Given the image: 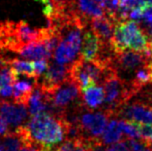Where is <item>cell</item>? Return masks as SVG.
Returning a JSON list of instances; mask_svg holds the SVG:
<instances>
[{
  "instance_id": "obj_27",
  "label": "cell",
  "mask_w": 152,
  "mask_h": 151,
  "mask_svg": "<svg viewBox=\"0 0 152 151\" xmlns=\"http://www.w3.org/2000/svg\"><path fill=\"white\" fill-rule=\"evenodd\" d=\"M94 1L96 2L98 5H100L103 8V5H104V2H105V0H94Z\"/></svg>"
},
{
  "instance_id": "obj_3",
  "label": "cell",
  "mask_w": 152,
  "mask_h": 151,
  "mask_svg": "<svg viewBox=\"0 0 152 151\" xmlns=\"http://www.w3.org/2000/svg\"><path fill=\"white\" fill-rule=\"evenodd\" d=\"M101 84L104 90L103 110L109 113L112 117H115L118 109L129 102L136 93L128 81L123 80L115 69L106 75Z\"/></svg>"
},
{
  "instance_id": "obj_7",
  "label": "cell",
  "mask_w": 152,
  "mask_h": 151,
  "mask_svg": "<svg viewBox=\"0 0 152 151\" xmlns=\"http://www.w3.org/2000/svg\"><path fill=\"white\" fill-rule=\"evenodd\" d=\"M151 57L152 50H148L145 53L136 52L133 50H124L114 55L113 66L117 72L123 71L128 73L130 71H135Z\"/></svg>"
},
{
  "instance_id": "obj_29",
  "label": "cell",
  "mask_w": 152,
  "mask_h": 151,
  "mask_svg": "<svg viewBox=\"0 0 152 151\" xmlns=\"http://www.w3.org/2000/svg\"><path fill=\"white\" fill-rule=\"evenodd\" d=\"M149 36H150V38H149V46H150V48L152 49V33Z\"/></svg>"
},
{
  "instance_id": "obj_21",
  "label": "cell",
  "mask_w": 152,
  "mask_h": 151,
  "mask_svg": "<svg viewBox=\"0 0 152 151\" xmlns=\"http://www.w3.org/2000/svg\"><path fill=\"white\" fill-rule=\"evenodd\" d=\"M135 122L136 127L138 129V132L140 134V138L142 140L152 142V124L149 123H141V122Z\"/></svg>"
},
{
  "instance_id": "obj_5",
  "label": "cell",
  "mask_w": 152,
  "mask_h": 151,
  "mask_svg": "<svg viewBox=\"0 0 152 151\" xmlns=\"http://www.w3.org/2000/svg\"><path fill=\"white\" fill-rule=\"evenodd\" d=\"M111 117V115L104 110L93 112L83 106L80 111L78 120V125L81 129L83 138L99 140L106 128L108 120Z\"/></svg>"
},
{
  "instance_id": "obj_9",
  "label": "cell",
  "mask_w": 152,
  "mask_h": 151,
  "mask_svg": "<svg viewBox=\"0 0 152 151\" xmlns=\"http://www.w3.org/2000/svg\"><path fill=\"white\" fill-rule=\"evenodd\" d=\"M29 116L27 106L0 99V117L8 125L14 126L15 128L21 126L25 123Z\"/></svg>"
},
{
  "instance_id": "obj_10",
  "label": "cell",
  "mask_w": 152,
  "mask_h": 151,
  "mask_svg": "<svg viewBox=\"0 0 152 151\" xmlns=\"http://www.w3.org/2000/svg\"><path fill=\"white\" fill-rule=\"evenodd\" d=\"M115 117L125 120L152 124V108L142 102H127L122 105L115 114Z\"/></svg>"
},
{
  "instance_id": "obj_26",
  "label": "cell",
  "mask_w": 152,
  "mask_h": 151,
  "mask_svg": "<svg viewBox=\"0 0 152 151\" xmlns=\"http://www.w3.org/2000/svg\"><path fill=\"white\" fill-rule=\"evenodd\" d=\"M139 4L142 5H152V0H138Z\"/></svg>"
},
{
  "instance_id": "obj_28",
  "label": "cell",
  "mask_w": 152,
  "mask_h": 151,
  "mask_svg": "<svg viewBox=\"0 0 152 151\" xmlns=\"http://www.w3.org/2000/svg\"><path fill=\"white\" fill-rule=\"evenodd\" d=\"M145 141V140H143ZM145 142H146V144H147V146H148V148H149V150L150 151H152V142H148V141H145Z\"/></svg>"
},
{
  "instance_id": "obj_25",
  "label": "cell",
  "mask_w": 152,
  "mask_h": 151,
  "mask_svg": "<svg viewBox=\"0 0 152 151\" xmlns=\"http://www.w3.org/2000/svg\"><path fill=\"white\" fill-rule=\"evenodd\" d=\"M7 58L3 55H0V69L4 66H7Z\"/></svg>"
},
{
  "instance_id": "obj_8",
  "label": "cell",
  "mask_w": 152,
  "mask_h": 151,
  "mask_svg": "<svg viewBox=\"0 0 152 151\" xmlns=\"http://www.w3.org/2000/svg\"><path fill=\"white\" fill-rule=\"evenodd\" d=\"M69 78V65H62L56 62L50 63L43 73L42 83H39V85L47 94H49L54 89L63 84Z\"/></svg>"
},
{
  "instance_id": "obj_15",
  "label": "cell",
  "mask_w": 152,
  "mask_h": 151,
  "mask_svg": "<svg viewBox=\"0 0 152 151\" xmlns=\"http://www.w3.org/2000/svg\"><path fill=\"white\" fill-rule=\"evenodd\" d=\"M82 103L88 110H95L103 104L104 90L101 86H93L82 91Z\"/></svg>"
},
{
  "instance_id": "obj_30",
  "label": "cell",
  "mask_w": 152,
  "mask_h": 151,
  "mask_svg": "<svg viewBox=\"0 0 152 151\" xmlns=\"http://www.w3.org/2000/svg\"><path fill=\"white\" fill-rule=\"evenodd\" d=\"M150 107L152 108V97H151V106H150Z\"/></svg>"
},
{
  "instance_id": "obj_4",
  "label": "cell",
  "mask_w": 152,
  "mask_h": 151,
  "mask_svg": "<svg viewBox=\"0 0 152 151\" xmlns=\"http://www.w3.org/2000/svg\"><path fill=\"white\" fill-rule=\"evenodd\" d=\"M113 69V66L77 58L69 65V78L77 85L80 91H84L90 87L102 83L106 75Z\"/></svg>"
},
{
  "instance_id": "obj_6",
  "label": "cell",
  "mask_w": 152,
  "mask_h": 151,
  "mask_svg": "<svg viewBox=\"0 0 152 151\" xmlns=\"http://www.w3.org/2000/svg\"><path fill=\"white\" fill-rule=\"evenodd\" d=\"M80 93L81 91L77 85L69 78L63 84L54 89L48 95L50 96L51 103L55 108L65 111L82 104Z\"/></svg>"
},
{
  "instance_id": "obj_12",
  "label": "cell",
  "mask_w": 152,
  "mask_h": 151,
  "mask_svg": "<svg viewBox=\"0 0 152 151\" xmlns=\"http://www.w3.org/2000/svg\"><path fill=\"white\" fill-rule=\"evenodd\" d=\"M15 53L19 54L21 57L27 59V60H41V59H43V60L48 61L53 55V52L49 48L45 39L23 45L19 49H18Z\"/></svg>"
},
{
  "instance_id": "obj_14",
  "label": "cell",
  "mask_w": 152,
  "mask_h": 151,
  "mask_svg": "<svg viewBox=\"0 0 152 151\" xmlns=\"http://www.w3.org/2000/svg\"><path fill=\"white\" fill-rule=\"evenodd\" d=\"M37 82L31 83L29 81L20 80L19 77L15 78L13 85V102L17 104H21L27 106L29 98L31 96L35 85Z\"/></svg>"
},
{
  "instance_id": "obj_1",
  "label": "cell",
  "mask_w": 152,
  "mask_h": 151,
  "mask_svg": "<svg viewBox=\"0 0 152 151\" xmlns=\"http://www.w3.org/2000/svg\"><path fill=\"white\" fill-rule=\"evenodd\" d=\"M31 144L39 151H54L66 139V123L62 117L41 112L30 117L24 125Z\"/></svg>"
},
{
  "instance_id": "obj_23",
  "label": "cell",
  "mask_w": 152,
  "mask_h": 151,
  "mask_svg": "<svg viewBox=\"0 0 152 151\" xmlns=\"http://www.w3.org/2000/svg\"><path fill=\"white\" fill-rule=\"evenodd\" d=\"M47 66H48V62L47 60H36L34 62V67H35V78L36 80H39V78L45 73V71L46 70Z\"/></svg>"
},
{
  "instance_id": "obj_2",
  "label": "cell",
  "mask_w": 152,
  "mask_h": 151,
  "mask_svg": "<svg viewBox=\"0 0 152 151\" xmlns=\"http://www.w3.org/2000/svg\"><path fill=\"white\" fill-rule=\"evenodd\" d=\"M110 45L115 54L121 53L128 48L140 53H145L150 49L149 37L138 22L131 19L115 23Z\"/></svg>"
},
{
  "instance_id": "obj_19",
  "label": "cell",
  "mask_w": 152,
  "mask_h": 151,
  "mask_svg": "<svg viewBox=\"0 0 152 151\" xmlns=\"http://www.w3.org/2000/svg\"><path fill=\"white\" fill-rule=\"evenodd\" d=\"M94 141L96 139H66L54 151H89Z\"/></svg>"
},
{
  "instance_id": "obj_18",
  "label": "cell",
  "mask_w": 152,
  "mask_h": 151,
  "mask_svg": "<svg viewBox=\"0 0 152 151\" xmlns=\"http://www.w3.org/2000/svg\"><path fill=\"white\" fill-rule=\"evenodd\" d=\"M18 78L9 66H4L0 69V98H10L13 94V85Z\"/></svg>"
},
{
  "instance_id": "obj_22",
  "label": "cell",
  "mask_w": 152,
  "mask_h": 151,
  "mask_svg": "<svg viewBox=\"0 0 152 151\" xmlns=\"http://www.w3.org/2000/svg\"><path fill=\"white\" fill-rule=\"evenodd\" d=\"M125 142L130 151H150L145 141L138 139H125Z\"/></svg>"
},
{
  "instance_id": "obj_11",
  "label": "cell",
  "mask_w": 152,
  "mask_h": 151,
  "mask_svg": "<svg viewBox=\"0 0 152 151\" xmlns=\"http://www.w3.org/2000/svg\"><path fill=\"white\" fill-rule=\"evenodd\" d=\"M79 58L85 61H98L105 43L89 27L83 33V42Z\"/></svg>"
},
{
  "instance_id": "obj_13",
  "label": "cell",
  "mask_w": 152,
  "mask_h": 151,
  "mask_svg": "<svg viewBox=\"0 0 152 151\" xmlns=\"http://www.w3.org/2000/svg\"><path fill=\"white\" fill-rule=\"evenodd\" d=\"M115 23L117 22L114 19L104 15L101 17L91 18L89 21V28L98 36L102 42L110 43L111 39L113 37Z\"/></svg>"
},
{
  "instance_id": "obj_17",
  "label": "cell",
  "mask_w": 152,
  "mask_h": 151,
  "mask_svg": "<svg viewBox=\"0 0 152 151\" xmlns=\"http://www.w3.org/2000/svg\"><path fill=\"white\" fill-rule=\"evenodd\" d=\"M112 120L109 123H107L105 130L103 131L102 135L99 138L101 144L105 145H111L115 142H119L122 139V133L121 130L118 120L115 117H111Z\"/></svg>"
},
{
  "instance_id": "obj_16",
  "label": "cell",
  "mask_w": 152,
  "mask_h": 151,
  "mask_svg": "<svg viewBox=\"0 0 152 151\" xmlns=\"http://www.w3.org/2000/svg\"><path fill=\"white\" fill-rule=\"evenodd\" d=\"M7 65L9 66L14 74L17 77H19L20 75H24L28 78H31L33 80L37 81L35 78V67H34V62L32 61H23L19 60L17 58H7Z\"/></svg>"
},
{
  "instance_id": "obj_20",
  "label": "cell",
  "mask_w": 152,
  "mask_h": 151,
  "mask_svg": "<svg viewBox=\"0 0 152 151\" xmlns=\"http://www.w3.org/2000/svg\"><path fill=\"white\" fill-rule=\"evenodd\" d=\"M121 130L123 136H125L126 139H139L140 134L138 132V129L136 127V124L134 121L131 120H118Z\"/></svg>"
},
{
  "instance_id": "obj_24",
  "label": "cell",
  "mask_w": 152,
  "mask_h": 151,
  "mask_svg": "<svg viewBox=\"0 0 152 151\" xmlns=\"http://www.w3.org/2000/svg\"><path fill=\"white\" fill-rule=\"evenodd\" d=\"M108 149H109V151H130L125 141L115 142V144L108 146Z\"/></svg>"
}]
</instances>
